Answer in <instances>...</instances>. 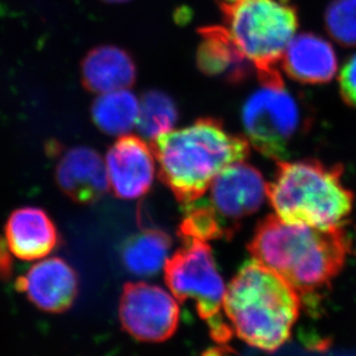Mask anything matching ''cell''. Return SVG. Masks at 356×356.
Segmentation results:
<instances>
[{
    "label": "cell",
    "instance_id": "1",
    "mask_svg": "<svg viewBox=\"0 0 356 356\" xmlns=\"http://www.w3.org/2000/svg\"><path fill=\"white\" fill-rule=\"evenodd\" d=\"M252 259L274 270L302 298L331 287L350 251L343 227L318 229L268 216L258 223L248 245Z\"/></svg>",
    "mask_w": 356,
    "mask_h": 356
},
{
    "label": "cell",
    "instance_id": "2",
    "mask_svg": "<svg viewBox=\"0 0 356 356\" xmlns=\"http://www.w3.org/2000/svg\"><path fill=\"white\" fill-rule=\"evenodd\" d=\"M159 176L181 205L200 198L227 167L249 155V141L226 130L216 118H200L188 127L152 140Z\"/></svg>",
    "mask_w": 356,
    "mask_h": 356
},
{
    "label": "cell",
    "instance_id": "3",
    "mask_svg": "<svg viewBox=\"0 0 356 356\" xmlns=\"http://www.w3.org/2000/svg\"><path fill=\"white\" fill-rule=\"evenodd\" d=\"M223 309L238 338L250 346L274 352L291 337L301 296L281 275L251 259L227 288Z\"/></svg>",
    "mask_w": 356,
    "mask_h": 356
},
{
    "label": "cell",
    "instance_id": "4",
    "mask_svg": "<svg viewBox=\"0 0 356 356\" xmlns=\"http://www.w3.org/2000/svg\"><path fill=\"white\" fill-rule=\"evenodd\" d=\"M341 165L316 159L277 161L267 198L284 222L318 229L343 227L352 213L354 193L343 183Z\"/></svg>",
    "mask_w": 356,
    "mask_h": 356
},
{
    "label": "cell",
    "instance_id": "5",
    "mask_svg": "<svg viewBox=\"0 0 356 356\" xmlns=\"http://www.w3.org/2000/svg\"><path fill=\"white\" fill-rule=\"evenodd\" d=\"M221 8L227 29L259 81L281 76L277 65L298 27L295 7L288 0H241Z\"/></svg>",
    "mask_w": 356,
    "mask_h": 356
},
{
    "label": "cell",
    "instance_id": "6",
    "mask_svg": "<svg viewBox=\"0 0 356 356\" xmlns=\"http://www.w3.org/2000/svg\"><path fill=\"white\" fill-rule=\"evenodd\" d=\"M308 115L300 99L284 86L282 76L261 81L245 99L242 125L247 140L265 158L282 161L308 131Z\"/></svg>",
    "mask_w": 356,
    "mask_h": 356
},
{
    "label": "cell",
    "instance_id": "7",
    "mask_svg": "<svg viewBox=\"0 0 356 356\" xmlns=\"http://www.w3.org/2000/svg\"><path fill=\"white\" fill-rule=\"evenodd\" d=\"M183 242L184 245L165 263V282L176 300L195 302L197 312L209 324L214 341L229 343L233 327L221 314L227 288L212 249L204 241Z\"/></svg>",
    "mask_w": 356,
    "mask_h": 356
},
{
    "label": "cell",
    "instance_id": "8",
    "mask_svg": "<svg viewBox=\"0 0 356 356\" xmlns=\"http://www.w3.org/2000/svg\"><path fill=\"white\" fill-rule=\"evenodd\" d=\"M120 319L130 336L145 343H162L176 332L179 307L174 295L156 284L129 282L120 301Z\"/></svg>",
    "mask_w": 356,
    "mask_h": 356
},
{
    "label": "cell",
    "instance_id": "9",
    "mask_svg": "<svg viewBox=\"0 0 356 356\" xmlns=\"http://www.w3.org/2000/svg\"><path fill=\"white\" fill-rule=\"evenodd\" d=\"M264 176L254 165L237 162L213 179L206 202L233 234L244 219L258 212L267 198Z\"/></svg>",
    "mask_w": 356,
    "mask_h": 356
},
{
    "label": "cell",
    "instance_id": "10",
    "mask_svg": "<svg viewBox=\"0 0 356 356\" xmlns=\"http://www.w3.org/2000/svg\"><path fill=\"white\" fill-rule=\"evenodd\" d=\"M106 167L110 188L120 199L140 198L151 190L154 181V153L136 136H122L110 147Z\"/></svg>",
    "mask_w": 356,
    "mask_h": 356
},
{
    "label": "cell",
    "instance_id": "11",
    "mask_svg": "<svg viewBox=\"0 0 356 356\" xmlns=\"http://www.w3.org/2000/svg\"><path fill=\"white\" fill-rule=\"evenodd\" d=\"M17 288L43 312H65L78 295V275L62 258H47L17 280Z\"/></svg>",
    "mask_w": 356,
    "mask_h": 356
},
{
    "label": "cell",
    "instance_id": "12",
    "mask_svg": "<svg viewBox=\"0 0 356 356\" xmlns=\"http://www.w3.org/2000/svg\"><path fill=\"white\" fill-rule=\"evenodd\" d=\"M56 181L69 198L83 205L97 202L110 188L102 156L85 146L70 148L59 158Z\"/></svg>",
    "mask_w": 356,
    "mask_h": 356
},
{
    "label": "cell",
    "instance_id": "13",
    "mask_svg": "<svg viewBox=\"0 0 356 356\" xmlns=\"http://www.w3.org/2000/svg\"><path fill=\"white\" fill-rule=\"evenodd\" d=\"M199 35L197 66L205 76L228 85H241L252 76L254 65L241 51L226 27L202 28Z\"/></svg>",
    "mask_w": 356,
    "mask_h": 356
},
{
    "label": "cell",
    "instance_id": "14",
    "mask_svg": "<svg viewBox=\"0 0 356 356\" xmlns=\"http://www.w3.org/2000/svg\"><path fill=\"white\" fill-rule=\"evenodd\" d=\"M281 64L289 78L305 85L330 83L338 71V58L332 44L312 33L295 35Z\"/></svg>",
    "mask_w": 356,
    "mask_h": 356
},
{
    "label": "cell",
    "instance_id": "15",
    "mask_svg": "<svg viewBox=\"0 0 356 356\" xmlns=\"http://www.w3.org/2000/svg\"><path fill=\"white\" fill-rule=\"evenodd\" d=\"M8 251L21 261L47 257L58 244V233L50 216L38 207H24L10 214L5 227Z\"/></svg>",
    "mask_w": 356,
    "mask_h": 356
},
{
    "label": "cell",
    "instance_id": "16",
    "mask_svg": "<svg viewBox=\"0 0 356 356\" xmlns=\"http://www.w3.org/2000/svg\"><path fill=\"white\" fill-rule=\"evenodd\" d=\"M83 86L95 94L129 89L137 79L134 58L124 49L102 45L92 49L81 63Z\"/></svg>",
    "mask_w": 356,
    "mask_h": 356
},
{
    "label": "cell",
    "instance_id": "17",
    "mask_svg": "<svg viewBox=\"0 0 356 356\" xmlns=\"http://www.w3.org/2000/svg\"><path fill=\"white\" fill-rule=\"evenodd\" d=\"M172 248V238L163 230L148 228L124 242V266L138 277H151L165 268Z\"/></svg>",
    "mask_w": 356,
    "mask_h": 356
},
{
    "label": "cell",
    "instance_id": "18",
    "mask_svg": "<svg viewBox=\"0 0 356 356\" xmlns=\"http://www.w3.org/2000/svg\"><path fill=\"white\" fill-rule=\"evenodd\" d=\"M139 101L129 89L104 92L92 106V118L99 130L109 136L122 137L137 127Z\"/></svg>",
    "mask_w": 356,
    "mask_h": 356
},
{
    "label": "cell",
    "instance_id": "19",
    "mask_svg": "<svg viewBox=\"0 0 356 356\" xmlns=\"http://www.w3.org/2000/svg\"><path fill=\"white\" fill-rule=\"evenodd\" d=\"M178 120V109L172 96L158 89L144 92L139 103L137 129L148 140L172 131Z\"/></svg>",
    "mask_w": 356,
    "mask_h": 356
},
{
    "label": "cell",
    "instance_id": "20",
    "mask_svg": "<svg viewBox=\"0 0 356 356\" xmlns=\"http://www.w3.org/2000/svg\"><path fill=\"white\" fill-rule=\"evenodd\" d=\"M178 235L183 241L204 242L232 236L204 197L183 205V220L178 227Z\"/></svg>",
    "mask_w": 356,
    "mask_h": 356
},
{
    "label": "cell",
    "instance_id": "21",
    "mask_svg": "<svg viewBox=\"0 0 356 356\" xmlns=\"http://www.w3.org/2000/svg\"><path fill=\"white\" fill-rule=\"evenodd\" d=\"M325 26L340 45L356 47V0H332L326 7Z\"/></svg>",
    "mask_w": 356,
    "mask_h": 356
},
{
    "label": "cell",
    "instance_id": "22",
    "mask_svg": "<svg viewBox=\"0 0 356 356\" xmlns=\"http://www.w3.org/2000/svg\"><path fill=\"white\" fill-rule=\"evenodd\" d=\"M339 89L343 102L356 108V54L348 58L340 72Z\"/></svg>",
    "mask_w": 356,
    "mask_h": 356
},
{
    "label": "cell",
    "instance_id": "23",
    "mask_svg": "<svg viewBox=\"0 0 356 356\" xmlns=\"http://www.w3.org/2000/svg\"><path fill=\"white\" fill-rule=\"evenodd\" d=\"M229 352L230 350H228L227 347H213V348L206 350L202 356H230Z\"/></svg>",
    "mask_w": 356,
    "mask_h": 356
},
{
    "label": "cell",
    "instance_id": "24",
    "mask_svg": "<svg viewBox=\"0 0 356 356\" xmlns=\"http://www.w3.org/2000/svg\"><path fill=\"white\" fill-rule=\"evenodd\" d=\"M222 3H237V1H241V0H220Z\"/></svg>",
    "mask_w": 356,
    "mask_h": 356
},
{
    "label": "cell",
    "instance_id": "25",
    "mask_svg": "<svg viewBox=\"0 0 356 356\" xmlns=\"http://www.w3.org/2000/svg\"><path fill=\"white\" fill-rule=\"evenodd\" d=\"M104 1H108V3H124V1H129V0H104Z\"/></svg>",
    "mask_w": 356,
    "mask_h": 356
}]
</instances>
